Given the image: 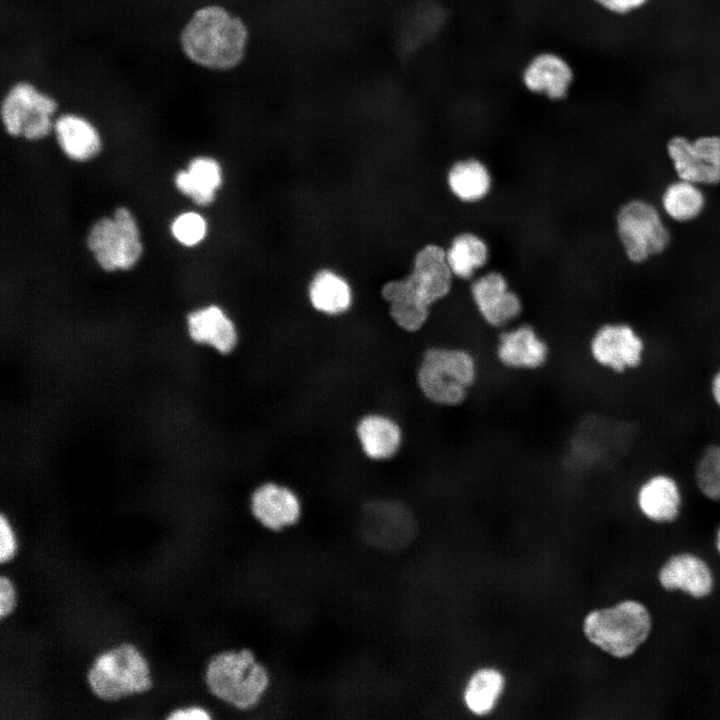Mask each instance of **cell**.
<instances>
[{"label": "cell", "mask_w": 720, "mask_h": 720, "mask_svg": "<svg viewBox=\"0 0 720 720\" xmlns=\"http://www.w3.org/2000/svg\"><path fill=\"white\" fill-rule=\"evenodd\" d=\"M389 314L398 328L413 334L425 327L430 317V309L409 303H391Z\"/></svg>", "instance_id": "cell-28"}, {"label": "cell", "mask_w": 720, "mask_h": 720, "mask_svg": "<svg viewBox=\"0 0 720 720\" xmlns=\"http://www.w3.org/2000/svg\"><path fill=\"white\" fill-rule=\"evenodd\" d=\"M684 495L681 482L665 469L646 474L635 489V505L639 513L656 524H671L681 515Z\"/></svg>", "instance_id": "cell-15"}, {"label": "cell", "mask_w": 720, "mask_h": 720, "mask_svg": "<svg viewBox=\"0 0 720 720\" xmlns=\"http://www.w3.org/2000/svg\"><path fill=\"white\" fill-rule=\"evenodd\" d=\"M54 130L61 149L72 160H89L101 149V139L96 128L80 116H60L54 124Z\"/></svg>", "instance_id": "cell-20"}, {"label": "cell", "mask_w": 720, "mask_h": 720, "mask_svg": "<svg viewBox=\"0 0 720 720\" xmlns=\"http://www.w3.org/2000/svg\"><path fill=\"white\" fill-rule=\"evenodd\" d=\"M505 686L503 674L491 667L476 670L468 679L463 693L467 709L475 715L489 714L495 707Z\"/></svg>", "instance_id": "cell-25"}, {"label": "cell", "mask_w": 720, "mask_h": 720, "mask_svg": "<svg viewBox=\"0 0 720 720\" xmlns=\"http://www.w3.org/2000/svg\"><path fill=\"white\" fill-rule=\"evenodd\" d=\"M87 243L106 271L131 269L143 252L137 223L124 207L117 208L112 218L98 220L89 232Z\"/></svg>", "instance_id": "cell-10"}, {"label": "cell", "mask_w": 720, "mask_h": 720, "mask_svg": "<svg viewBox=\"0 0 720 720\" xmlns=\"http://www.w3.org/2000/svg\"><path fill=\"white\" fill-rule=\"evenodd\" d=\"M171 720H207L209 713L201 707H189L173 711L168 717Z\"/></svg>", "instance_id": "cell-34"}, {"label": "cell", "mask_w": 720, "mask_h": 720, "mask_svg": "<svg viewBox=\"0 0 720 720\" xmlns=\"http://www.w3.org/2000/svg\"><path fill=\"white\" fill-rule=\"evenodd\" d=\"M16 601L12 582L5 576L0 578V616L3 618L14 609Z\"/></svg>", "instance_id": "cell-32"}, {"label": "cell", "mask_w": 720, "mask_h": 720, "mask_svg": "<svg viewBox=\"0 0 720 720\" xmlns=\"http://www.w3.org/2000/svg\"><path fill=\"white\" fill-rule=\"evenodd\" d=\"M453 276L445 249L428 244L416 253L406 278L389 281L382 287V297L389 304L409 303L430 309L449 295Z\"/></svg>", "instance_id": "cell-5"}, {"label": "cell", "mask_w": 720, "mask_h": 720, "mask_svg": "<svg viewBox=\"0 0 720 720\" xmlns=\"http://www.w3.org/2000/svg\"><path fill=\"white\" fill-rule=\"evenodd\" d=\"M657 579L663 589L679 590L694 599L708 597L714 588V575L709 564L689 552L669 557L659 569Z\"/></svg>", "instance_id": "cell-16"}, {"label": "cell", "mask_w": 720, "mask_h": 720, "mask_svg": "<svg viewBox=\"0 0 720 720\" xmlns=\"http://www.w3.org/2000/svg\"><path fill=\"white\" fill-rule=\"evenodd\" d=\"M481 372V360L472 348L464 344H431L420 355L415 384L431 406L457 409L470 399Z\"/></svg>", "instance_id": "cell-1"}, {"label": "cell", "mask_w": 720, "mask_h": 720, "mask_svg": "<svg viewBox=\"0 0 720 720\" xmlns=\"http://www.w3.org/2000/svg\"><path fill=\"white\" fill-rule=\"evenodd\" d=\"M16 541L12 528L7 519L0 517V561H9L15 554Z\"/></svg>", "instance_id": "cell-31"}, {"label": "cell", "mask_w": 720, "mask_h": 720, "mask_svg": "<svg viewBox=\"0 0 720 720\" xmlns=\"http://www.w3.org/2000/svg\"><path fill=\"white\" fill-rule=\"evenodd\" d=\"M249 32L245 22L218 5L196 10L180 35L181 48L193 63L226 71L244 59Z\"/></svg>", "instance_id": "cell-2"}, {"label": "cell", "mask_w": 720, "mask_h": 720, "mask_svg": "<svg viewBox=\"0 0 720 720\" xmlns=\"http://www.w3.org/2000/svg\"><path fill=\"white\" fill-rule=\"evenodd\" d=\"M56 109L57 102L52 97L31 83L19 82L3 99L1 117L10 135L39 140L50 133L53 127L51 116Z\"/></svg>", "instance_id": "cell-11"}, {"label": "cell", "mask_w": 720, "mask_h": 720, "mask_svg": "<svg viewBox=\"0 0 720 720\" xmlns=\"http://www.w3.org/2000/svg\"><path fill=\"white\" fill-rule=\"evenodd\" d=\"M691 473L698 493L710 502L720 503V440L710 441L699 449Z\"/></svg>", "instance_id": "cell-27"}, {"label": "cell", "mask_w": 720, "mask_h": 720, "mask_svg": "<svg viewBox=\"0 0 720 720\" xmlns=\"http://www.w3.org/2000/svg\"><path fill=\"white\" fill-rule=\"evenodd\" d=\"M492 355L502 369L514 373H535L550 362L548 340L529 323H514L498 331Z\"/></svg>", "instance_id": "cell-12"}, {"label": "cell", "mask_w": 720, "mask_h": 720, "mask_svg": "<svg viewBox=\"0 0 720 720\" xmlns=\"http://www.w3.org/2000/svg\"><path fill=\"white\" fill-rule=\"evenodd\" d=\"M660 203L668 218L686 223L700 216L705 208L706 197L702 186L678 178L665 187Z\"/></svg>", "instance_id": "cell-22"}, {"label": "cell", "mask_w": 720, "mask_h": 720, "mask_svg": "<svg viewBox=\"0 0 720 720\" xmlns=\"http://www.w3.org/2000/svg\"><path fill=\"white\" fill-rule=\"evenodd\" d=\"M474 307L481 320L497 331L517 322L523 311V303L499 272L486 273L470 286Z\"/></svg>", "instance_id": "cell-14"}, {"label": "cell", "mask_w": 720, "mask_h": 720, "mask_svg": "<svg viewBox=\"0 0 720 720\" xmlns=\"http://www.w3.org/2000/svg\"><path fill=\"white\" fill-rule=\"evenodd\" d=\"M517 81L526 94L558 104L571 96L577 70L568 54L559 48L541 47L522 60Z\"/></svg>", "instance_id": "cell-8"}, {"label": "cell", "mask_w": 720, "mask_h": 720, "mask_svg": "<svg viewBox=\"0 0 720 720\" xmlns=\"http://www.w3.org/2000/svg\"><path fill=\"white\" fill-rule=\"evenodd\" d=\"M715 547L717 552L720 554V526L718 527L715 535Z\"/></svg>", "instance_id": "cell-35"}, {"label": "cell", "mask_w": 720, "mask_h": 720, "mask_svg": "<svg viewBox=\"0 0 720 720\" xmlns=\"http://www.w3.org/2000/svg\"><path fill=\"white\" fill-rule=\"evenodd\" d=\"M205 681L209 691L242 710L255 706L269 686V674L249 649L226 651L211 658Z\"/></svg>", "instance_id": "cell-4"}, {"label": "cell", "mask_w": 720, "mask_h": 720, "mask_svg": "<svg viewBox=\"0 0 720 720\" xmlns=\"http://www.w3.org/2000/svg\"><path fill=\"white\" fill-rule=\"evenodd\" d=\"M356 435L364 454L372 460H388L400 451L404 433L401 425L392 417L369 414L360 419Z\"/></svg>", "instance_id": "cell-18"}, {"label": "cell", "mask_w": 720, "mask_h": 720, "mask_svg": "<svg viewBox=\"0 0 720 720\" xmlns=\"http://www.w3.org/2000/svg\"><path fill=\"white\" fill-rule=\"evenodd\" d=\"M491 183L487 167L474 158L455 162L447 175L451 193L463 202L482 200L489 193Z\"/></svg>", "instance_id": "cell-23"}, {"label": "cell", "mask_w": 720, "mask_h": 720, "mask_svg": "<svg viewBox=\"0 0 720 720\" xmlns=\"http://www.w3.org/2000/svg\"><path fill=\"white\" fill-rule=\"evenodd\" d=\"M652 616L637 600L626 599L612 606L590 611L583 621L586 639L610 656H633L652 631Z\"/></svg>", "instance_id": "cell-3"}, {"label": "cell", "mask_w": 720, "mask_h": 720, "mask_svg": "<svg viewBox=\"0 0 720 720\" xmlns=\"http://www.w3.org/2000/svg\"><path fill=\"white\" fill-rule=\"evenodd\" d=\"M648 347L647 340L633 324L607 321L589 335L586 353L593 366L622 377L641 370L647 360Z\"/></svg>", "instance_id": "cell-6"}, {"label": "cell", "mask_w": 720, "mask_h": 720, "mask_svg": "<svg viewBox=\"0 0 720 720\" xmlns=\"http://www.w3.org/2000/svg\"><path fill=\"white\" fill-rule=\"evenodd\" d=\"M92 691L101 699L112 701L152 686L147 661L132 644L124 643L102 653L88 672Z\"/></svg>", "instance_id": "cell-7"}, {"label": "cell", "mask_w": 720, "mask_h": 720, "mask_svg": "<svg viewBox=\"0 0 720 720\" xmlns=\"http://www.w3.org/2000/svg\"><path fill=\"white\" fill-rule=\"evenodd\" d=\"M600 9L624 16L645 6L650 0H586Z\"/></svg>", "instance_id": "cell-30"}, {"label": "cell", "mask_w": 720, "mask_h": 720, "mask_svg": "<svg viewBox=\"0 0 720 720\" xmlns=\"http://www.w3.org/2000/svg\"><path fill=\"white\" fill-rule=\"evenodd\" d=\"M187 324L194 341L207 344L222 354L232 352L237 345L238 335L233 321L216 305L190 313Z\"/></svg>", "instance_id": "cell-19"}, {"label": "cell", "mask_w": 720, "mask_h": 720, "mask_svg": "<svg viewBox=\"0 0 720 720\" xmlns=\"http://www.w3.org/2000/svg\"><path fill=\"white\" fill-rule=\"evenodd\" d=\"M667 155L678 178L700 186L720 183V136L704 135L695 139L672 137Z\"/></svg>", "instance_id": "cell-13"}, {"label": "cell", "mask_w": 720, "mask_h": 720, "mask_svg": "<svg viewBox=\"0 0 720 720\" xmlns=\"http://www.w3.org/2000/svg\"><path fill=\"white\" fill-rule=\"evenodd\" d=\"M221 183V168L216 160L209 157L194 158L187 170H181L175 176L178 190L202 206L213 202Z\"/></svg>", "instance_id": "cell-21"}, {"label": "cell", "mask_w": 720, "mask_h": 720, "mask_svg": "<svg viewBox=\"0 0 720 720\" xmlns=\"http://www.w3.org/2000/svg\"><path fill=\"white\" fill-rule=\"evenodd\" d=\"M706 391L711 406L720 413V363L712 368L707 378Z\"/></svg>", "instance_id": "cell-33"}, {"label": "cell", "mask_w": 720, "mask_h": 720, "mask_svg": "<svg viewBox=\"0 0 720 720\" xmlns=\"http://www.w3.org/2000/svg\"><path fill=\"white\" fill-rule=\"evenodd\" d=\"M309 299L317 311L338 315L349 309L352 294L348 283L342 277L324 270L313 278L309 287Z\"/></svg>", "instance_id": "cell-26"}, {"label": "cell", "mask_w": 720, "mask_h": 720, "mask_svg": "<svg viewBox=\"0 0 720 720\" xmlns=\"http://www.w3.org/2000/svg\"><path fill=\"white\" fill-rule=\"evenodd\" d=\"M171 230L180 243L193 246L204 238L207 225L204 218L198 213L186 212L174 220Z\"/></svg>", "instance_id": "cell-29"}, {"label": "cell", "mask_w": 720, "mask_h": 720, "mask_svg": "<svg viewBox=\"0 0 720 720\" xmlns=\"http://www.w3.org/2000/svg\"><path fill=\"white\" fill-rule=\"evenodd\" d=\"M616 230L626 257L634 263L662 253L671 240L659 209L643 199L629 200L619 208Z\"/></svg>", "instance_id": "cell-9"}, {"label": "cell", "mask_w": 720, "mask_h": 720, "mask_svg": "<svg viewBox=\"0 0 720 720\" xmlns=\"http://www.w3.org/2000/svg\"><path fill=\"white\" fill-rule=\"evenodd\" d=\"M251 511L264 527L279 531L298 521L301 505L292 490L269 482L256 488L251 495Z\"/></svg>", "instance_id": "cell-17"}, {"label": "cell", "mask_w": 720, "mask_h": 720, "mask_svg": "<svg viewBox=\"0 0 720 720\" xmlns=\"http://www.w3.org/2000/svg\"><path fill=\"white\" fill-rule=\"evenodd\" d=\"M446 259L454 276L467 280L485 266L489 257L486 242L470 232L458 234L445 249Z\"/></svg>", "instance_id": "cell-24"}, {"label": "cell", "mask_w": 720, "mask_h": 720, "mask_svg": "<svg viewBox=\"0 0 720 720\" xmlns=\"http://www.w3.org/2000/svg\"><path fill=\"white\" fill-rule=\"evenodd\" d=\"M525 1H538V0H525Z\"/></svg>", "instance_id": "cell-36"}]
</instances>
